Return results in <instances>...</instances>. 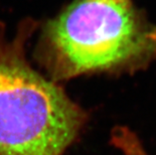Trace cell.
Listing matches in <instances>:
<instances>
[{
  "mask_svg": "<svg viewBox=\"0 0 156 155\" xmlns=\"http://www.w3.org/2000/svg\"><path fill=\"white\" fill-rule=\"evenodd\" d=\"M37 33L32 57L58 84L134 75L156 62V24L133 0H73Z\"/></svg>",
  "mask_w": 156,
  "mask_h": 155,
  "instance_id": "cell-1",
  "label": "cell"
},
{
  "mask_svg": "<svg viewBox=\"0 0 156 155\" xmlns=\"http://www.w3.org/2000/svg\"><path fill=\"white\" fill-rule=\"evenodd\" d=\"M41 21L25 17L14 34L0 21V155H66L90 115L27 58Z\"/></svg>",
  "mask_w": 156,
  "mask_h": 155,
  "instance_id": "cell-2",
  "label": "cell"
},
{
  "mask_svg": "<svg viewBox=\"0 0 156 155\" xmlns=\"http://www.w3.org/2000/svg\"><path fill=\"white\" fill-rule=\"evenodd\" d=\"M111 144L122 155H149L138 135L127 126L118 125L113 128Z\"/></svg>",
  "mask_w": 156,
  "mask_h": 155,
  "instance_id": "cell-3",
  "label": "cell"
}]
</instances>
